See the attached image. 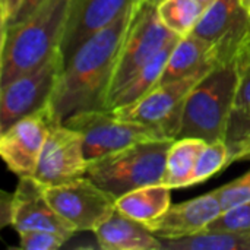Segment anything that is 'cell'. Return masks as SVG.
I'll list each match as a JSON object with an SVG mask.
<instances>
[{"mask_svg":"<svg viewBox=\"0 0 250 250\" xmlns=\"http://www.w3.org/2000/svg\"><path fill=\"white\" fill-rule=\"evenodd\" d=\"M135 1L111 23L86 38L63 64L50 101L62 122L79 111L105 108L110 81Z\"/></svg>","mask_w":250,"mask_h":250,"instance_id":"cell-1","label":"cell"},{"mask_svg":"<svg viewBox=\"0 0 250 250\" xmlns=\"http://www.w3.org/2000/svg\"><path fill=\"white\" fill-rule=\"evenodd\" d=\"M73 0H42L25 19L1 29L0 88L60 50Z\"/></svg>","mask_w":250,"mask_h":250,"instance_id":"cell-2","label":"cell"},{"mask_svg":"<svg viewBox=\"0 0 250 250\" xmlns=\"http://www.w3.org/2000/svg\"><path fill=\"white\" fill-rule=\"evenodd\" d=\"M239 91L236 60L218 63L189 92L180 114L179 138L227 141Z\"/></svg>","mask_w":250,"mask_h":250,"instance_id":"cell-3","label":"cell"},{"mask_svg":"<svg viewBox=\"0 0 250 250\" xmlns=\"http://www.w3.org/2000/svg\"><path fill=\"white\" fill-rule=\"evenodd\" d=\"M173 141L142 142L89 160L86 177L116 198L144 186L161 183Z\"/></svg>","mask_w":250,"mask_h":250,"instance_id":"cell-4","label":"cell"},{"mask_svg":"<svg viewBox=\"0 0 250 250\" xmlns=\"http://www.w3.org/2000/svg\"><path fill=\"white\" fill-rule=\"evenodd\" d=\"M63 123L82 136L88 161L136 144L173 139L160 126L123 120L107 108L79 111Z\"/></svg>","mask_w":250,"mask_h":250,"instance_id":"cell-5","label":"cell"},{"mask_svg":"<svg viewBox=\"0 0 250 250\" xmlns=\"http://www.w3.org/2000/svg\"><path fill=\"white\" fill-rule=\"evenodd\" d=\"M179 38L160 19L157 4L136 0L108 86V98L126 81L152 60L166 45ZM107 105V104H105Z\"/></svg>","mask_w":250,"mask_h":250,"instance_id":"cell-6","label":"cell"},{"mask_svg":"<svg viewBox=\"0 0 250 250\" xmlns=\"http://www.w3.org/2000/svg\"><path fill=\"white\" fill-rule=\"evenodd\" d=\"M44 193L75 233H94L117 209V198L86 176L59 186H44Z\"/></svg>","mask_w":250,"mask_h":250,"instance_id":"cell-7","label":"cell"},{"mask_svg":"<svg viewBox=\"0 0 250 250\" xmlns=\"http://www.w3.org/2000/svg\"><path fill=\"white\" fill-rule=\"evenodd\" d=\"M63 64L59 50L38 67L0 88V133L51 101Z\"/></svg>","mask_w":250,"mask_h":250,"instance_id":"cell-8","label":"cell"},{"mask_svg":"<svg viewBox=\"0 0 250 250\" xmlns=\"http://www.w3.org/2000/svg\"><path fill=\"white\" fill-rule=\"evenodd\" d=\"M217 64H207L182 79L158 83L151 92H148L135 104L116 108L113 111L123 120L148 126H160L170 138L177 139L180 114L189 92Z\"/></svg>","mask_w":250,"mask_h":250,"instance_id":"cell-9","label":"cell"},{"mask_svg":"<svg viewBox=\"0 0 250 250\" xmlns=\"http://www.w3.org/2000/svg\"><path fill=\"white\" fill-rule=\"evenodd\" d=\"M62 122L48 103L0 133V155L18 177L34 176L51 127Z\"/></svg>","mask_w":250,"mask_h":250,"instance_id":"cell-10","label":"cell"},{"mask_svg":"<svg viewBox=\"0 0 250 250\" xmlns=\"http://www.w3.org/2000/svg\"><path fill=\"white\" fill-rule=\"evenodd\" d=\"M1 224L12 226L16 233L25 230H47L70 237L75 234L70 226L47 201L44 186L32 176L19 177L12 195L3 193Z\"/></svg>","mask_w":250,"mask_h":250,"instance_id":"cell-11","label":"cell"},{"mask_svg":"<svg viewBox=\"0 0 250 250\" xmlns=\"http://www.w3.org/2000/svg\"><path fill=\"white\" fill-rule=\"evenodd\" d=\"M88 158L79 132L56 123L44 144L34 179L42 186H59L86 176Z\"/></svg>","mask_w":250,"mask_h":250,"instance_id":"cell-12","label":"cell"},{"mask_svg":"<svg viewBox=\"0 0 250 250\" xmlns=\"http://www.w3.org/2000/svg\"><path fill=\"white\" fill-rule=\"evenodd\" d=\"M223 211L224 208L215 189L190 201L171 205L160 218L145 226L161 240L182 239L208 229Z\"/></svg>","mask_w":250,"mask_h":250,"instance_id":"cell-13","label":"cell"},{"mask_svg":"<svg viewBox=\"0 0 250 250\" xmlns=\"http://www.w3.org/2000/svg\"><path fill=\"white\" fill-rule=\"evenodd\" d=\"M135 0H73L60 51L66 63L79 45L111 23Z\"/></svg>","mask_w":250,"mask_h":250,"instance_id":"cell-14","label":"cell"},{"mask_svg":"<svg viewBox=\"0 0 250 250\" xmlns=\"http://www.w3.org/2000/svg\"><path fill=\"white\" fill-rule=\"evenodd\" d=\"M97 246L103 250H163L161 239L144 223L114 211L94 231Z\"/></svg>","mask_w":250,"mask_h":250,"instance_id":"cell-15","label":"cell"},{"mask_svg":"<svg viewBox=\"0 0 250 250\" xmlns=\"http://www.w3.org/2000/svg\"><path fill=\"white\" fill-rule=\"evenodd\" d=\"M218 53L215 42H211L190 32L180 37L173 47L160 83L182 79L199 70L207 64H218Z\"/></svg>","mask_w":250,"mask_h":250,"instance_id":"cell-16","label":"cell"},{"mask_svg":"<svg viewBox=\"0 0 250 250\" xmlns=\"http://www.w3.org/2000/svg\"><path fill=\"white\" fill-rule=\"evenodd\" d=\"M179 38H176L168 45H166L152 60H149L145 66H142L138 72H135L126 81V83H123L108 98L105 108L107 110H116V108L127 107L130 104H135L141 98H144L148 92H151L160 83L161 76L164 73V69L167 66L170 53H171V50L176 45Z\"/></svg>","mask_w":250,"mask_h":250,"instance_id":"cell-17","label":"cell"},{"mask_svg":"<svg viewBox=\"0 0 250 250\" xmlns=\"http://www.w3.org/2000/svg\"><path fill=\"white\" fill-rule=\"evenodd\" d=\"M249 23V13L242 0H214L205 7L192 32L215 42Z\"/></svg>","mask_w":250,"mask_h":250,"instance_id":"cell-18","label":"cell"},{"mask_svg":"<svg viewBox=\"0 0 250 250\" xmlns=\"http://www.w3.org/2000/svg\"><path fill=\"white\" fill-rule=\"evenodd\" d=\"M171 188L157 183L130 190L116 201V208L122 214L144 224L160 218L171 207Z\"/></svg>","mask_w":250,"mask_h":250,"instance_id":"cell-19","label":"cell"},{"mask_svg":"<svg viewBox=\"0 0 250 250\" xmlns=\"http://www.w3.org/2000/svg\"><path fill=\"white\" fill-rule=\"evenodd\" d=\"M208 142L199 138H179L170 145L166 170L161 183L171 188L180 189L190 185V177L196 167L198 158Z\"/></svg>","mask_w":250,"mask_h":250,"instance_id":"cell-20","label":"cell"},{"mask_svg":"<svg viewBox=\"0 0 250 250\" xmlns=\"http://www.w3.org/2000/svg\"><path fill=\"white\" fill-rule=\"evenodd\" d=\"M163 250H250V234L205 229L182 239L161 240Z\"/></svg>","mask_w":250,"mask_h":250,"instance_id":"cell-21","label":"cell"},{"mask_svg":"<svg viewBox=\"0 0 250 250\" xmlns=\"http://www.w3.org/2000/svg\"><path fill=\"white\" fill-rule=\"evenodd\" d=\"M234 60L239 72V91L229 127L227 142L240 136L245 125L250 119V28L237 48Z\"/></svg>","mask_w":250,"mask_h":250,"instance_id":"cell-22","label":"cell"},{"mask_svg":"<svg viewBox=\"0 0 250 250\" xmlns=\"http://www.w3.org/2000/svg\"><path fill=\"white\" fill-rule=\"evenodd\" d=\"M201 0H161L157 12L161 22L176 35H189L205 10Z\"/></svg>","mask_w":250,"mask_h":250,"instance_id":"cell-23","label":"cell"},{"mask_svg":"<svg viewBox=\"0 0 250 250\" xmlns=\"http://www.w3.org/2000/svg\"><path fill=\"white\" fill-rule=\"evenodd\" d=\"M230 164L231 161H230V149L227 141L208 142L198 158L189 186L207 182L209 177L215 176L221 170H226Z\"/></svg>","mask_w":250,"mask_h":250,"instance_id":"cell-24","label":"cell"},{"mask_svg":"<svg viewBox=\"0 0 250 250\" xmlns=\"http://www.w3.org/2000/svg\"><path fill=\"white\" fill-rule=\"evenodd\" d=\"M208 229L250 234V201L223 211V214L208 226Z\"/></svg>","mask_w":250,"mask_h":250,"instance_id":"cell-25","label":"cell"},{"mask_svg":"<svg viewBox=\"0 0 250 250\" xmlns=\"http://www.w3.org/2000/svg\"><path fill=\"white\" fill-rule=\"evenodd\" d=\"M18 237L19 248L23 250H57L70 239V236L47 230L18 231Z\"/></svg>","mask_w":250,"mask_h":250,"instance_id":"cell-26","label":"cell"},{"mask_svg":"<svg viewBox=\"0 0 250 250\" xmlns=\"http://www.w3.org/2000/svg\"><path fill=\"white\" fill-rule=\"evenodd\" d=\"M217 192L224 211L250 201V170L233 182L218 188Z\"/></svg>","mask_w":250,"mask_h":250,"instance_id":"cell-27","label":"cell"},{"mask_svg":"<svg viewBox=\"0 0 250 250\" xmlns=\"http://www.w3.org/2000/svg\"><path fill=\"white\" fill-rule=\"evenodd\" d=\"M229 144V149H230V161L231 164L234 161H245L250 160V119L248 123L245 125L240 136Z\"/></svg>","mask_w":250,"mask_h":250,"instance_id":"cell-28","label":"cell"},{"mask_svg":"<svg viewBox=\"0 0 250 250\" xmlns=\"http://www.w3.org/2000/svg\"><path fill=\"white\" fill-rule=\"evenodd\" d=\"M23 0H0V19L1 29L6 28L18 15Z\"/></svg>","mask_w":250,"mask_h":250,"instance_id":"cell-29","label":"cell"},{"mask_svg":"<svg viewBox=\"0 0 250 250\" xmlns=\"http://www.w3.org/2000/svg\"><path fill=\"white\" fill-rule=\"evenodd\" d=\"M41 1H42V0H23V3H22V6H21V9H19L18 15H16V18H15L10 23L19 22V21L25 19L26 16H29V15L40 6ZM10 23H9V25H10Z\"/></svg>","mask_w":250,"mask_h":250,"instance_id":"cell-30","label":"cell"},{"mask_svg":"<svg viewBox=\"0 0 250 250\" xmlns=\"http://www.w3.org/2000/svg\"><path fill=\"white\" fill-rule=\"evenodd\" d=\"M242 3H243V6H245L246 9L250 6V0H242Z\"/></svg>","mask_w":250,"mask_h":250,"instance_id":"cell-31","label":"cell"},{"mask_svg":"<svg viewBox=\"0 0 250 250\" xmlns=\"http://www.w3.org/2000/svg\"><path fill=\"white\" fill-rule=\"evenodd\" d=\"M201 1H202V3H204L205 6H208V4H211V3H212L214 0H201Z\"/></svg>","mask_w":250,"mask_h":250,"instance_id":"cell-32","label":"cell"},{"mask_svg":"<svg viewBox=\"0 0 250 250\" xmlns=\"http://www.w3.org/2000/svg\"><path fill=\"white\" fill-rule=\"evenodd\" d=\"M146 1H149V3H154V4H158L161 0H146Z\"/></svg>","mask_w":250,"mask_h":250,"instance_id":"cell-33","label":"cell"},{"mask_svg":"<svg viewBox=\"0 0 250 250\" xmlns=\"http://www.w3.org/2000/svg\"><path fill=\"white\" fill-rule=\"evenodd\" d=\"M246 10H248V13H249V18H250V6L248 7V9H246Z\"/></svg>","mask_w":250,"mask_h":250,"instance_id":"cell-34","label":"cell"}]
</instances>
